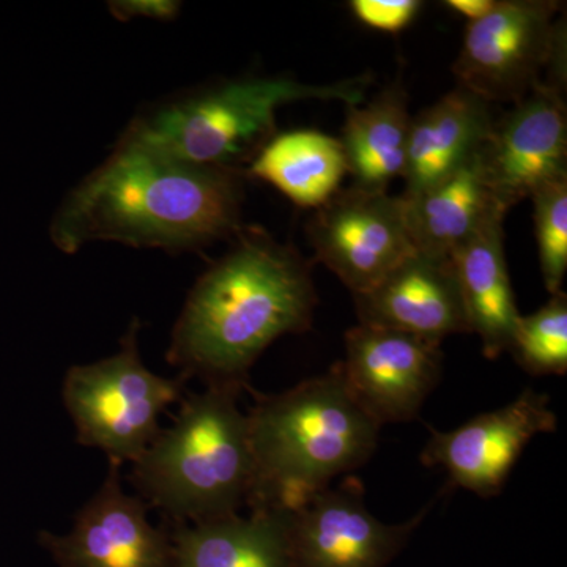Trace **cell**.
I'll return each mask as SVG.
<instances>
[{"mask_svg": "<svg viewBox=\"0 0 567 567\" xmlns=\"http://www.w3.org/2000/svg\"><path fill=\"white\" fill-rule=\"evenodd\" d=\"M244 181L241 171L182 162L121 137L65 197L51 238L66 254L92 241L196 251L244 229Z\"/></svg>", "mask_w": 567, "mask_h": 567, "instance_id": "1", "label": "cell"}, {"mask_svg": "<svg viewBox=\"0 0 567 567\" xmlns=\"http://www.w3.org/2000/svg\"><path fill=\"white\" fill-rule=\"evenodd\" d=\"M311 265L292 246L251 227L194 284L173 330L167 361L188 382L244 393L249 371L276 339L312 324Z\"/></svg>", "mask_w": 567, "mask_h": 567, "instance_id": "2", "label": "cell"}, {"mask_svg": "<svg viewBox=\"0 0 567 567\" xmlns=\"http://www.w3.org/2000/svg\"><path fill=\"white\" fill-rule=\"evenodd\" d=\"M254 457L249 511L292 513L363 466L380 425L354 401L341 364L279 394L257 395L248 412Z\"/></svg>", "mask_w": 567, "mask_h": 567, "instance_id": "3", "label": "cell"}, {"mask_svg": "<svg viewBox=\"0 0 567 567\" xmlns=\"http://www.w3.org/2000/svg\"><path fill=\"white\" fill-rule=\"evenodd\" d=\"M240 395L224 388L189 394L173 425L134 462L137 496L166 524H203L248 507L254 457Z\"/></svg>", "mask_w": 567, "mask_h": 567, "instance_id": "4", "label": "cell"}, {"mask_svg": "<svg viewBox=\"0 0 567 567\" xmlns=\"http://www.w3.org/2000/svg\"><path fill=\"white\" fill-rule=\"evenodd\" d=\"M371 82V74L334 84H305L287 76L223 81L144 112L122 137L182 162L244 173L275 136L279 107L305 100L354 106L365 102Z\"/></svg>", "mask_w": 567, "mask_h": 567, "instance_id": "5", "label": "cell"}, {"mask_svg": "<svg viewBox=\"0 0 567 567\" xmlns=\"http://www.w3.org/2000/svg\"><path fill=\"white\" fill-rule=\"evenodd\" d=\"M141 323L123 334L121 349L95 363L78 364L63 379L62 398L78 443L106 454L110 464H134L162 431L159 417L182 399L186 380L155 374L140 353Z\"/></svg>", "mask_w": 567, "mask_h": 567, "instance_id": "6", "label": "cell"}, {"mask_svg": "<svg viewBox=\"0 0 567 567\" xmlns=\"http://www.w3.org/2000/svg\"><path fill=\"white\" fill-rule=\"evenodd\" d=\"M554 0H496L468 22L454 63L458 87L484 102L514 104L539 84L565 89V18Z\"/></svg>", "mask_w": 567, "mask_h": 567, "instance_id": "7", "label": "cell"}, {"mask_svg": "<svg viewBox=\"0 0 567 567\" xmlns=\"http://www.w3.org/2000/svg\"><path fill=\"white\" fill-rule=\"evenodd\" d=\"M317 262L354 295L371 290L416 251L404 200L388 192L341 188L308 223Z\"/></svg>", "mask_w": 567, "mask_h": 567, "instance_id": "8", "label": "cell"}, {"mask_svg": "<svg viewBox=\"0 0 567 567\" xmlns=\"http://www.w3.org/2000/svg\"><path fill=\"white\" fill-rule=\"evenodd\" d=\"M481 167L496 204L509 212L543 186L567 175L565 96L539 84L495 117L480 151Z\"/></svg>", "mask_w": 567, "mask_h": 567, "instance_id": "9", "label": "cell"}, {"mask_svg": "<svg viewBox=\"0 0 567 567\" xmlns=\"http://www.w3.org/2000/svg\"><path fill=\"white\" fill-rule=\"evenodd\" d=\"M385 524L368 509L360 481L328 487L287 513L293 567H386L424 520Z\"/></svg>", "mask_w": 567, "mask_h": 567, "instance_id": "10", "label": "cell"}, {"mask_svg": "<svg viewBox=\"0 0 567 567\" xmlns=\"http://www.w3.org/2000/svg\"><path fill=\"white\" fill-rule=\"evenodd\" d=\"M557 425L550 398L527 390L511 404L473 417L453 431L431 429L421 464L442 466L453 486L492 498L502 492L528 443L536 435L557 431Z\"/></svg>", "mask_w": 567, "mask_h": 567, "instance_id": "11", "label": "cell"}, {"mask_svg": "<svg viewBox=\"0 0 567 567\" xmlns=\"http://www.w3.org/2000/svg\"><path fill=\"white\" fill-rule=\"evenodd\" d=\"M122 466L82 506L66 535L41 532L39 540L59 567H175L169 525L155 527L147 503L122 486Z\"/></svg>", "mask_w": 567, "mask_h": 567, "instance_id": "12", "label": "cell"}, {"mask_svg": "<svg viewBox=\"0 0 567 567\" xmlns=\"http://www.w3.org/2000/svg\"><path fill=\"white\" fill-rule=\"evenodd\" d=\"M339 364L354 401L382 427L420 415L439 385L443 353L416 336L358 323L346 333Z\"/></svg>", "mask_w": 567, "mask_h": 567, "instance_id": "13", "label": "cell"}, {"mask_svg": "<svg viewBox=\"0 0 567 567\" xmlns=\"http://www.w3.org/2000/svg\"><path fill=\"white\" fill-rule=\"evenodd\" d=\"M353 298L363 324L402 331L440 347L450 336L470 333L451 257L410 254L375 287Z\"/></svg>", "mask_w": 567, "mask_h": 567, "instance_id": "14", "label": "cell"}, {"mask_svg": "<svg viewBox=\"0 0 567 567\" xmlns=\"http://www.w3.org/2000/svg\"><path fill=\"white\" fill-rule=\"evenodd\" d=\"M492 104L457 87L417 112L410 123L402 196L427 192L468 162L494 125Z\"/></svg>", "mask_w": 567, "mask_h": 567, "instance_id": "15", "label": "cell"}, {"mask_svg": "<svg viewBox=\"0 0 567 567\" xmlns=\"http://www.w3.org/2000/svg\"><path fill=\"white\" fill-rule=\"evenodd\" d=\"M506 213H495L461 248L451 254L470 333L488 360L509 352L520 312L505 256Z\"/></svg>", "mask_w": 567, "mask_h": 567, "instance_id": "16", "label": "cell"}, {"mask_svg": "<svg viewBox=\"0 0 567 567\" xmlns=\"http://www.w3.org/2000/svg\"><path fill=\"white\" fill-rule=\"evenodd\" d=\"M167 525L175 567H293L287 513L249 511L248 516Z\"/></svg>", "mask_w": 567, "mask_h": 567, "instance_id": "17", "label": "cell"}, {"mask_svg": "<svg viewBox=\"0 0 567 567\" xmlns=\"http://www.w3.org/2000/svg\"><path fill=\"white\" fill-rule=\"evenodd\" d=\"M401 197L416 251L434 256L451 257L491 216L507 213L488 189L477 152L427 192Z\"/></svg>", "mask_w": 567, "mask_h": 567, "instance_id": "18", "label": "cell"}, {"mask_svg": "<svg viewBox=\"0 0 567 567\" xmlns=\"http://www.w3.org/2000/svg\"><path fill=\"white\" fill-rule=\"evenodd\" d=\"M244 174L275 186L295 205L311 210L327 204L349 175L339 137L317 130L276 133Z\"/></svg>", "mask_w": 567, "mask_h": 567, "instance_id": "19", "label": "cell"}, {"mask_svg": "<svg viewBox=\"0 0 567 567\" xmlns=\"http://www.w3.org/2000/svg\"><path fill=\"white\" fill-rule=\"evenodd\" d=\"M410 123L409 95L401 84L383 89L372 102L347 106L339 141L352 186L388 192L404 175Z\"/></svg>", "mask_w": 567, "mask_h": 567, "instance_id": "20", "label": "cell"}, {"mask_svg": "<svg viewBox=\"0 0 567 567\" xmlns=\"http://www.w3.org/2000/svg\"><path fill=\"white\" fill-rule=\"evenodd\" d=\"M509 353L529 375H566L567 295H550L543 308L520 316Z\"/></svg>", "mask_w": 567, "mask_h": 567, "instance_id": "21", "label": "cell"}, {"mask_svg": "<svg viewBox=\"0 0 567 567\" xmlns=\"http://www.w3.org/2000/svg\"><path fill=\"white\" fill-rule=\"evenodd\" d=\"M532 200L544 286L555 295L567 271V175L543 186Z\"/></svg>", "mask_w": 567, "mask_h": 567, "instance_id": "22", "label": "cell"}, {"mask_svg": "<svg viewBox=\"0 0 567 567\" xmlns=\"http://www.w3.org/2000/svg\"><path fill=\"white\" fill-rule=\"evenodd\" d=\"M423 9L420 0H352L350 10L358 21L375 31L398 33L409 28Z\"/></svg>", "mask_w": 567, "mask_h": 567, "instance_id": "23", "label": "cell"}, {"mask_svg": "<svg viewBox=\"0 0 567 567\" xmlns=\"http://www.w3.org/2000/svg\"><path fill=\"white\" fill-rule=\"evenodd\" d=\"M107 6L118 21H130L134 18L171 21L177 17L182 3L175 0H121V2H110Z\"/></svg>", "mask_w": 567, "mask_h": 567, "instance_id": "24", "label": "cell"}, {"mask_svg": "<svg viewBox=\"0 0 567 567\" xmlns=\"http://www.w3.org/2000/svg\"><path fill=\"white\" fill-rule=\"evenodd\" d=\"M496 0H447V9L456 11L466 21L473 22L486 17L494 9Z\"/></svg>", "mask_w": 567, "mask_h": 567, "instance_id": "25", "label": "cell"}]
</instances>
